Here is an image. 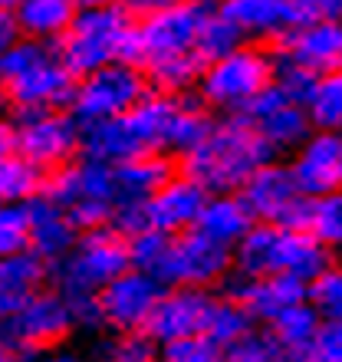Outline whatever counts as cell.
Instances as JSON below:
<instances>
[{
	"label": "cell",
	"instance_id": "obj_48",
	"mask_svg": "<svg viewBox=\"0 0 342 362\" xmlns=\"http://www.w3.org/2000/svg\"><path fill=\"white\" fill-rule=\"evenodd\" d=\"M76 10H95V7H112V4H122V0H73Z\"/></svg>",
	"mask_w": 342,
	"mask_h": 362
},
{
	"label": "cell",
	"instance_id": "obj_7",
	"mask_svg": "<svg viewBox=\"0 0 342 362\" xmlns=\"http://www.w3.org/2000/svg\"><path fill=\"white\" fill-rule=\"evenodd\" d=\"M129 267V238L115 228H95L79 234L73 250L59 264H53V274L63 296H95Z\"/></svg>",
	"mask_w": 342,
	"mask_h": 362
},
{
	"label": "cell",
	"instance_id": "obj_8",
	"mask_svg": "<svg viewBox=\"0 0 342 362\" xmlns=\"http://www.w3.org/2000/svg\"><path fill=\"white\" fill-rule=\"evenodd\" d=\"M214 13L211 0H175L148 17L135 20V57L132 66L145 69L148 63L171 57H198V37L204 20ZM204 63V59H201Z\"/></svg>",
	"mask_w": 342,
	"mask_h": 362
},
{
	"label": "cell",
	"instance_id": "obj_2",
	"mask_svg": "<svg viewBox=\"0 0 342 362\" xmlns=\"http://www.w3.org/2000/svg\"><path fill=\"white\" fill-rule=\"evenodd\" d=\"M73 86L76 79L69 76L49 43L20 37L0 57V89L7 95V105H13V115L69 109Z\"/></svg>",
	"mask_w": 342,
	"mask_h": 362
},
{
	"label": "cell",
	"instance_id": "obj_20",
	"mask_svg": "<svg viewBox=\"0 0 342 362\" xmlns=\"http://www.w3.org/2000/svg\"><path fill=\"white\" fill-rule=\"evenodd\" d=\"M204 201H208V191L178 172L175 178L165 181L152 198L145 201L148 228L162 230V234H168V238L184 234V230H194Z\"/></svg>",
	"mask_w": 342,
	"mask_h": 362
},
{
	"label": "cell",
	"instance_id": "obj_5",
	"mask_svg": "<svg viewBox=\"0 0 342 362\" xmlns=\"http://www.w3.org/2000/svg\"><path fill=\"white\" fill-rule=\"evenodd\" d=\"M276 57L260 43H237V47L204 66L198 86V99L211 112L247 115V109L273 86Z\"/></svg>",
	"mask_w": 342,
	"mask_h": 362
},
{
	"label": "cell",
	"instance_id": "obj_13",
	"mask_svg": "<svg viewBox=\"0 0 342 362\" xmlns=\"http://www.w3.org/2000/svg\"><path fill=\"white\" fill-rule=\"evenodd\" d=\"M162 290L165 286L158 284V276L129 267L122 276H115L112 284L95 293L99 323L105 329H112L115 336L145 333V323H148V316H152Z\"/></svg>",
	"mask_w": 342,
	"mask_h": 362
},
{
	"label": "cell",
	"instance_id": "obj_44",
	"mask_svg": "<svg viewBox=\"0 0 342 362\" xmlns=\"http://www.w3.org/2000/svg\"><path fill=\"white\" fill-rule=\"evenodd\" d=\"M17 155V132H13V122L10 119H0V165Z\"/></svg>",
	"mask_w": 342,
	"mask_h": 362
},
{
	"label": "cell",
	"instance_id": "obj_11",
	"mask_svg": "<svg viewBox=\"0 0 342 362\" xmlns=\"http://www.w3.org/2000/svg\"><path fill=\"white\" fill-rule=\"evenodd\" d=\"M234 274V254L214 244L198 230H184L168 240L158 284L162 286H188V290H214L218 284L230 280Z\"/></svg>",
	"mask_w": 342,
	"mask_h": 362
},
{
	"label": "cell",
	"instance_id": "obj_41",
	"mask_svg": "<svg viewBox=\"0 0 342 362\" xmlns=\"http://www.w3.org/2000/svg\"><path fill=\"white\" fill-rule=\"evenodd\" d=\"M102 362H155V343L145 333L122 336Z\"/></svg>",
	"mask_w": 342,
	"mask_h": 362
},
{
	"label": "cell",
	"instance_id": "obj_1",
	"mask_svg": "<svg viewBox=\"0 0 342 362\" xmlns=\"http://www.w3.org/2000/svg\"><path fill=\"white\" fill-rule=\"evenodd\" d=\"M273 158L276 155L256 135L247 115H224L214 119L208 139L198 148L181 155L178 172L201 185L208 194H237L240 185Z\"/></svg>",
	"mask_w": 342,
	"mask_h": 362
},
{
	"label": "cell",
	"instance_id": "obj_51",
	"mask_svg": "<svg viewBox=\"0 0 342 362\" xmlns=\"http://www.w3.org/2000/svg\"><path fill=\"white\" fill-rule=\"evenodd\" d=\"M4 109H7V95H4V89H0V119H4Z\"/></svg>",
	"mask_w": 342,
	"mask_h": 362
},
{
	"label": "cell",
	"instance_id": "obj_49",
	"mask_svg": "<svg viewBox=\"0 0 342 362\" xmlns=\"http://www.w3.org/2000/svg\"><path fill=\"white\" fill-rule=\"evenodd\" d=\"M0 362H20V353L4 339V336H0Z\"/></svg>",
	"mask_w": 342,
	"mask_h": 362
},
{
	"label": "cell",
	"instance_id": "obj_34",
	"mask_svg": "<svg viewBox=\"0 0 342 362\" xmlns=\"http://www.w3.org/2000/svg\"><path fill=\"white\" fill-rule=\"evenodd\" d=\"M224 362H290V353L276 343V336L266 326H254L224 349Z\"/></svg>",
	"mask_w": 342,
	"mask_h": 362
},
{
	"label": "cell",
	"instance_id": "obj_42",
	"mask_svg": "<svg viewBox=\"0 0 342 362\" xmlns=\"http://www.w3.org/2000/svg\"><path fill=\"white\" fill-rule=\"evenodd\" d=\"M109 228H115L119 234H125V238H132V234H138V230L148 228V218H145V201H119L112 211V224Z\"/></svg>",
	"mask_w": 342,
	"mask_h": 362
},
{
	"label": "cell",
	"instance_id": "obj_23",
	"mask_svg": "<svg viewBox=\"0 0 342 362\" xmlns=\"http://www.w3.org/2000/svg\"><path fill=\"white\" fill-rule=\"evenodd\" d=\"M49 264L40 260L33 250H20L13 257L0 260V323L10 320L30 296L47 290Z\"/></svg>",
	"mask_w": 342,
	"mask_h": 362
},
{
	"label": "cell",
	"instance_id": "obj_16",
	"mask_svg": "<svg viewBox=\"0 0 342 362\" xmlns=\"http://www.w3.org/2000/svg\"><path fill=\"white\" fill-rule=\"evenodd\" d=\"M218 17L234 27L244 43H280L300 23V10L293 0H218Z\"/></svg>",
	"mask_w": 342,
	"mask_h": 362
},
{
	"label": "cell",
	"instance_id": "obj_27",
	"mask_svg": "<svg viewBox=\"0 0 342 362\" xmlns=\"http://www.w3.org/2000/svg\"><path fill=\"white\" fill-rule=\"evenodd\" d=\"M214 115L198 95H178L175 103V115H171V129H168V155H188L191 148H198L208 139Z\"/></svg>",
	"mask_w": 342,
	"mask_h": 362
},
{
	"label": "cell",
	"instance_id": "obj_31",
	"mask_svg": "<svg viewBox=\"0 0 342 362\" xmlns=\"http://www.w3.org/2000/svg\"><path fill=\"white\" fill-rule=\"evenodd\" d=\"M323 326V320H319V313H316L313 306L306 303H293V306H286L280 316H273L270 323H266V329L276 336V343L283 346L290 356L296 353H303L306 346L313 343V336L316 329Z\"/></svg>",
	"mask_w": 342,
	"mask_h": 362
},
{
	"label": "cell",
	"instance_id": "obj_17",
	"mask_svg": "<svg viewBox=\"0 0 342 362\" xmlns=\"http://www.w3.org/2000/svg\"><path fill=\"white\" fill-rule=\"evenodd\" d=\"M247 122L256 129V135L266 142V148L273 155L280 152H296L303 139L313 132L306 105L270 86L254 105L247 109Z\"/></svg>",
	"mask_w": 342,
	"mask_h": 362
},
{
	"label": "cell",
	"instance_id": "obj_19",
	"mask_svg": "<svg viewBox=\"0 0 342 362\" xmlns=\"http://www.w3.org/2000/svg\"><path fill=\"white\" fill-rule=\"evenodd\" d=\"M211 290H188V286H165L158 303H155L145 336L155 346L175 343V339H188V336L204 333V320H208Z\"/></svg>",
	"mask_w": 342,
	"mask_h": 362
},
{
	"label": "cell",
	"instance_id": "obj_24",
	"mask_svg": "<svg viewBox=\"0 0 342 362\" xmlns=\"http://www.w3.org/2000/svg\"><path fill=\"white\" fill-rule=\"evenodd\" d=\"M112 175H115V194H119V201H148L165 181L178 175V168L171 162V155L142 152V155H132V158L112 165Z\"/></svg>",
	"mask_w": 342,
	"mask_h": 362
},
{
	"label": "cell",
	"instance_id": "obj_3",
	"mask_svg": "<svg viewBox=\"0 0 342 362\" xmlns=\"http://www.w3.org/2000/svg\"><path fill=\"white\" fill-rule=\"evenodd\" d=\"M69 76H89L109 63H132L135 57V17L122 4L79 10L69 30L53 43Z\"/></svg>",
	"mask_w": 342,
	"mask_h": 362
},
{
	"label": "cell",
	"instance_id": "obj_46",
	"mask_svg": "<svg viewBox=\"0 0 342 362\" xmlns=\"http://www.w3.org/2000/svg\"><path fill=\"white\" fill-rule=\"evenodd\" d=\"M17 40H20V30H17V23H13V17H10V13H0V57H4Z\"/></svg>",
	"mask_w": 342,
	"mask_h": 362
},
{
	"label": "cell",
	"instance_id": "obj_4",
	"mask_svg": "<svg viewBox=\"0 0 342 362\" xmlns=\"http://www.w3.org/2000/svg\"><path fill=\"white\" fill-rule=\"evenodd\" d=\"M230 254H234V276L240 280L286 274L309 284L329 264V250L319 240H313L303 228H283V224H254Z\"/></svg>",
	"mask_w": 342,
	"mask_h": 362
},
{
	"label": "cell",
	"instance_id": "obj_29",
	"mask_svg": "<svg viewBox=\"0 0 342 362\" xmlns=\"http://www.w3.org/2000/svg\"><path fill=\"white\" fill-rule=\"evenodd\" d=\"M254 316L240 306L237 296L230 293H214L208 306V320H204V336L214 339L220 349H228L230 343H237L244 333L254 329Z\"/></svg>",
	"mask_w": 342,
	"mask_h": 362
},
{
	"label": "cell",
	"instance_id": "obj_33",
	"mask_svg": "<svg viewBox=\"0 0 342 362\" xmlns=\"http://www.w3.org/2000/svg\"><path fill=\"white\" fill-rule=\"evenodd\" d=\"M306 303L319 313L323 323L342 320V264L329 260V264L306 284Z\"/></svg>",
	"mask_w": 342,
	"mask_h": 362
},
{
	"label": "cell",
	"instance_id": "obj_28",
	"mask_svg": "<svg viewBox=\"0 0 342 362\" xmlns=\"http://www.w3.org/2000/svg\"><path fill=\"white\" fill-rule=\"evenodd\" d=\"M300 228L313 240H319L329 254L342 250V188L329 191L323 198H306L303 214H300Z\"/></svg>",
	"mask_w": 342,
	"mask_h": 362
},
{
	"label": "cell",
	"instance_id": "obj_6",
	"mask_svg": "<svg viewBox=\"0 0 342 362\" xmlns=\"http://www.w3.org/2000/svg\"><path fill=\"white\" fill-rule=\"evenodd\" d=\"M40 194L66 211L79 234L95 228H109L112 224V211L119 204L112 165L93 162V158H76V162L49 172L43 178Z\"/></svg>",
	"mask_w": 342,
	"mask_h": 362
},
{
	"label": "cell",
	"instance_id": "obj_37",
	"mask_svg": "<svg viewBox=\"0 0 342 362\" xmlns=\"http://www.w3.org/2000/svg\"><path fill=\"white\" fill-rule=\"evenodd\" d=\"M237 43H244V40H240L237 33H234V27H230V23H224V20L218 17V10H214V13L204 20V27H201L198 57L204 59V66H208V63H214L218 57L230 53V49L237 47Z\"/></svg>",
	"mask_w": 342,
	"mask_h": 362
},
{
	"label": "cell",
	"instance_id": "obj_36",
	"mask_svg": "<svg viewBox=\"0 0 342 362\" xmlns=\"http://www.w3.org/2000/svg\"><path fill=\"white\" fill-rule=\"evenodd\" d=\"M168 240H171L168 234H162V230H155V228H145V230H138V234H132V238H129L132 267L155 276L158 267H162L165 254H168Z\"/></svg>",
	"mask_w": 342,
	"mask_h": 362
},
{
	"label": "cell",
	"instance_id": "obj_47",
	"mask_svg": "<svg viewBox=\"0 0 342 362\" xmlns=\"http://www.w3.org/2000/svg\"><path fill=\"white\" fill-rule=\"evenodd\" d=\"M33 362H83V356L79 353H69V349H47V353H37L33 356Z\"/></svg>",
	"mask_w": 342,
	"mask_h": 362
},
{
	"label": "cell",
	"instance_id": "obj_40",
	"mask_svg": "<svg viewBox=\"0 0 342 362\" xmlns=\"http://www.w3.org/2000/svg\"><path fill=\"white\" fill-rule=\"evenodd\" d=\"M313 83H316L313 73H306V69L293 66V63H283V59H276L273 86L280 89V93H286L290 99H296V103H306V95H309Z\"/></svg>",
	"mask_w": 342,
	"mask_h": 362
},
{
	"label": "cell",
	"instance_id": "obj_12",
	"mask_svg": "<svg viewBox=\"0 0 342 362\" xmlns=\"http://www.w3.org/2000/svg\"><path fill=\"white\" fill-rule=\"evenodd\" d=\"M4 339H7L17 353H47V349H57V346L66 343V336L76 329V320H73V306L57 286L53 290H40L37 296H30L27 303L20 306L17 313L4 320Z\"/></svg>",
	"mask_w": 342,
	"mask_h": 362
},
{
	"label": "cell",
	"instance_id": "obj_9",
	"mask_svg": "<svg viewBox=\"0 0 342 362\" xmlns=\"http://www.w3.org/2000/svg\"><path fill=\"white\" fill-rule=\"evenodd\" d=\"M145 93H148V79L142 69L132 63H109V66H99L89 76L76 79L69 112L86 129V125L125 115L142 103Z\"/></svg>",
	"mask_w": 342,
	"mask_h": 362
},
{
	"label": "cell",
	"instance_id": "obj_32",
	"mask_svg": "<svg viewBox=\"0 0 342 362\" xmlns=\"http://www.w3.org/2000/svg\"><path fill=\"white\" fill-rule=\"evenodd\" d=\"M43 178L47 175L33 168L27 158H7V162L0 165V204H20V208H27L33 198H40V191H43Z\"/></svg>",
	"mask_w": 342,
	"mask_h": 362
},
{
	"label": "cell",
	"instance_id": "obj_22",
	"mask_svg": "<svg viewBox=\"0 0 342 362\" xmlns=\"http://www.w3.org/2000/svg\"><path fill=\"white\" fill-rule=\"evenodd\" d=\"M76 238H79L76 224L53 201L40 194V198H33L27 204V250H33L40 260H47L49 267L66 257L73 244H76Z\"/></svg>",
	"mask_w": 342,
	"mask_h": 362
},
{
	"label": "cell",
	"instance_id": "obj_45",
	"mask_svg": "<svg viewBox=\"0 0 342 362\" xmlns=\"http://www.w3.org/2000/svg\"><path fill=\"white\" fill-rule=\"evenodd\" d=\"M168 4H175V0H122V7L129 10L135 20H138V17H148V13L168 7Z\"/></svg>",
	"mask_w": 342,
	"mask_h": 362
},
{
	"label": "cell",
	"instance_id": "obj_21",
	"mask_svg": "<svg viewBox=\"0 0 342 362\" xmlns=\"http://www.w3.org/2000/svg\"><path fill=\"white\" fill-rule=\"evenodd\" d=\"M230 296H237L240 306L254 316V323H270L273 316H280L286 306L303 303L306 300V284L286 274H266V276H247V280H234L228 290Z\"/></svg>",
	"mask_w": 342,
	"mask_h": 362
},
{
	"label": "cell",
	"instance_id": "obj_10",
	"mask_svg": "<svg viewBox=\"0 0 342 362\" xmlns=\"http://www.w3.org/2000/svg\"><path fill=\"white\" fill-rule=\"evenodd\" d=\"M17 155L27 158L43 175L76 162L83 152V125L69 109H43V112H20L13 119Z\"/></svg>",
	"mask_w": 342,
	"mask_h": 362
},
{
	"label": "cell",
	"instance_id": "obj_38",
	"mask_svg": "<svg viewBox=\"0 0 342 362\" xmlns=\"http://www.w3.org/2000/svg\"><path fill=\"white\" fill-rule=\"evenodd\" d=\"M290 362H342V320L319 326L313 343L303 353L290 356Z\"/></svg>",
	"mask_w": 342,
	"mask_h": 362
},
{
	"label": "cell",
	"instance_id": "obj_50",
	"mask_svg": "<svg viewBox=\"0 0 342 362\" xmlns=\"http://www.w3.org/2000/svg\"><path fill=\"white\" fill-rule=\"evenodd\" d=\"M17 4H20V0H0V13H10V17H13Z\"/></svg>",
	"mask_w": 342,
	"mask_h": 362
},
{
	"label": "cell",
	"instance_id": "obj_43",
	"mask_svg": "<svg viewBox=\"0 0 342 362\" xmlns=\"http://www.w3.org/2000/svg\"><path fill=\"white\" fill-rule=\"evenodd\" d=\"M303 20H342V0H293Z\"/></svg>",
	"mask_w": 342,
	"mask_h": 362
},
{
	"label": "cell",
	"instance_id": "obj_15",
	"mask_svg": "<svg viewBox=\"0 0 342 362\" xmlns=\"http://www.w3.org/2000/svg\"><path fill=\"white\" fill-rule=\"evenodd\" d=\"M276 59L326 76L342 69V20H300L273 49Z\"/></svg>",
	"mask_w": 342,
	"mask_h": 362
},
{
	"label": "cell",
	"instance_id": "obj_18",
	"mask_svg": "<svg viewBox=\"0 0 342 362\" xmlns=\"http://www.w3.org/2000/svg\"><path fill=\"white\" fill-rule=\"evenodd\" d=\"M290 155L293 158L286 162V168L303 198H323L342 188V135L309 132L303 145Z\"/></svg>",
	"mask_w": 342,
	"mask_h": 362
},
{
	"label": "cell",
	"instance_id": "obj_30",
	"mask_svg": "<svg viewBox=\"0 0 342 362\" xmlns=\"http://www.w3.org/2000/svg\"><path fill=\"white\" fill-rule=\"evenodd\" d=\"M303 105H306L313 132L342 135V69L326 73V76H316Z\"/></svg>",
	"mask_w": 342,
	"mask_h": 362
},
{
	"label": "cell",
	"instance_id": "obj_14",
	"mask_svg": "<svg viewBox=\"0 0 342 362\" xmlns=\"http://www.w3.org/2000/svg\"><path fill=\"white\" fill-rule=\"evenodd\" d=\"M237 198L247 204L250 218L256 224H283V228H300L303 214V194L296 188L293 175L283 162H266L240 185Z\"/></svg>",
	"mask_w": 342,
	"mask_h": 362
},
{
	"label": "cell",
	"instance_id": "obj_35",
	"mask_svg": "<svg viewBox=\"0 0 342 362\" xmlns=\"http://www.w3.org/2000/svg\"><path fill=\"white\" fill-rule=\"evenodd\" d=\"M155 362H224V349L208 336H188V339H175V343L158 346Z\"/></svg>",
	"mask_w": 342,
	"mask_h": 362
},
{
	"label": "cell",
	"instance_id": "obj_26",
	"mask_svg": "<svg viewBox=\"0 0 342 362\" xmlns=\"http://www.w3.org/2000/svg\"><path fill=\"white\" fill-rule=\"evenodd\" d=\"M76 13L79 10L73 0H20L13 10V23L23 40H40L53 47L69 30Z\"/></svg>",
	"mask_w": 342,
	"mask_h": 362
},
{
	"label": "cell",
	"instance_id": "obj_39",
	"mask_svg": "<svg viewBox=\"0 0 342 362\" xmlns=\"http://www.w3.org/2000/svg\"><path fill=\"white\" fill-rule=\"evenodd\" d=\"M27 250V208L0 204V260Z\"/></svg>",
	"mask_w": 342,
	"mask_h": 362
},
{
	"label": "cell",
	"instance_id": "obj_25",
	"mask_svg": "<svg viewBox=\"0 0 342 362\" xmlns=\"http://www.w3.org/2000/svg\"><path fill=\"white\" fill-rule=\"evenodd\" d=\"M254 224L256 221L250 218L247 204H244L237 194H208V201H204V208H201V214H198L194 230L204 234V238H211L214 244H220V247L234 250L237 247V240L244 238Z\"/></svg>",
	"mask_w": 342,
	"mask_h": 362
}]
</instances>
